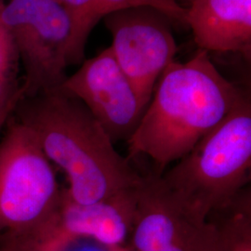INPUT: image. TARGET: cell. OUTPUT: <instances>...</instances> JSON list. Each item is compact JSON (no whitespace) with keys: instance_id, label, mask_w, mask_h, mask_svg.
<instances>
[{"instance_id":"1","label":"cell","mask_w":251,"mask_h":251,"mask_svg":"<svg viewBox=\"0 0 251 251\" xmlns=\"http://www.w3.org/2000/svg\"><path fill=\"white\" fill-rule=\"evenodd\" d=\"M11 117L35 133L48 159L65 173L74 202H98L142 183L89 109L62 87L21 97Z\"/></svg>"},{"instance_id":"2","label":"cell","mask_w":251,"mask_h":251,"mask_svg":"<svg viewBox=\"0 0 251 251\" xmlns=\"http://www.w3.org/2000/svg\"><path fill=\"white\" fill-rule=\"evenodd\" d=\"M246 91L222 75L206 50L198 49L186 63L174 61L156 82L126 142L129 155L149 157L154 173L161 175L212 131Z\"/></svg>"},{"instance_id":"3","label":"cell","mask_w":251,"mask_h":251,"mask_svg":"<svg viewBox=\"0 0 251 251\" xmlns=\"http://www.w3.org/2000/svg\"><path fill=\"white\" fill-rule=\"evenodd\" d=\"M251 168V100L247 90L212 131L158 175V181L189 221L203 225L248 186Z\"/></svg>"},{"instance_id":"4","label":"cell","mask_w":251,"mask_h":251,"mask_svg":"<svg viewBox=\"0 0 251 251\" xmlns=\"http://www.w3.org/2000/svg\"><path fill=\"white\" fill-rule=\"evenodd\" d=\"M0 141V234L8 249L42 245L62 232L63 189L35 133L9 116Z\"/></svg>"},{"instance_id":"5","label":"cell","mask_w":251,"mask_h":251,"mask_svg":"<svg viewBox=\"0 0 251 251\" xmlns=\"http://www.w3.org/2000/svg\"><path fill=\"white\" fill-rule=\"evenodd\" d=\"M0 15L25 71L22 97L62 87L72 34L63 7L55 0H5Z\"/></svg>"},{"instance_id":"6","label":"cell","mask_w":251,"mask_h":251,"mask_svg":"<svg viewBox=\"0 0 251 251\" xmlns=\"http://www.w3.org/2000/svg\"><path fill=\"white\" fill-rule=\"evenodd\" d=\"M110 46L117 63L148 106L155 84L175 61L177 45L171 19L152 6H137L107 15Z\"/></svg>"},{"instance_id":"7","label":"cell","mask_w":251,"mask_h":251,"mask_svg":"<svg viewBox=\"0 0 251 251\" xmlns=\"http://www.w3.org/2000/svg\"><path fill=\"white\" fill-rule=\"evenodd\" d=\"M62 88L80 100L114 144L131 138L147 108L110 47L84 61Z\"/></svg>"},{"instance_id":"8","label":"cell","mask_w":251,"mask_h":251,"mask_svg":"<svg viewBox=\"0 0 251 251\" xmlns=\"http://www.w3.org/2000/svg\"><path fill=\"white\" fill-rule=\"evenodd\" d=\"M141 184L90 204L74 202L63 189V233L90 237L114 248L127 249L134 226Z\"/></svg>"},{"instance_id":"9","label":"cell","mask_w":251,"mask_h":251,"mask_svg":"<svg viewBox=\"0 0 251 251\" xmlns=\"http://www.w3.org/2000/svg\"><path fill=\"white\" fill-rule=\"evenodd\" d=\"M186 25L199 50L251 55V0H192Z\"/></svg>"},{"instance_id":"10","label":"cell","mask_w":251,"mask_h":251,"mask_svg":"<svg viewBox=\"0 0 251 251\" xmlns=\"http://www.w3.org/2000/svg\"><path fill=\"white\" fill-rule=\"evenodd\" d=\"M65 10L71 23L72 34L68 53L69 65L85 61V50L91 31L100 20L121 9L152 6V0H55ZM156 9V8H155Z\"/></svg>"},{"instance_id":"11","label":"cell","mask_w":251,"mask_h":251,"mask_svg":"<svg viewBox=\"0 0 251 251\" xmlns=\"http://www.w3.org/2000/svg\"><path fill=\"white\" fill-rule=\"evenodd\" d=\"M206 221L215 227L212 251H251V188L247 186L241 190Z\"/></svg>"},{"instance_id":"12","label":"cell","mask_w":251,"mask_h":251,"mask_svg":"<svg viewBox=\"0 0 251 251\" xmlns=\"http://www.w3.org/2000/svg\"><path fill=\"white\" fill-rule=\"evenodd\" d=\"M4 3H0V11ZM19 67L15 47L0 15V110L23 94L18 83Z\"/></svg>"},{"instance_id":"13","label":"cell","mask_w":251,"mask_h":251,"mask_svg":"<svg viewBox=\"0 0 251 251\" xmlns=\"http://www.w3.org/2000/svg\"><path fill=\"white\" fill-rule=\"evenodd\" d=\"M214 242L215 227L206 221L205 225L194 228L176 242L158 251H212Z\"/></svg>"},{"instance_id":"14","label":"cell","mask_w":251,"mask_h":251,"mask_svg":"<svg viewBox=\"0 0 251 251\" xmlns=\"http://www.w3.org/2000/svg\"><path fill=\"white\" fill-rule=\"evenodd\" d=\"M99 242L93 238L62 233L52 242L37 251H126Z\"/></svg>"},{"instance_id":"15","label":"cell","mask_w":251,"mask_h":251,"mask_svg":"<svg viewBox=\"0 0 251 251\" xmlns=\"http://www.w3.org/2000/svg\"><path fill=\"white\" fill-rule=\"evenodd\" d=\"M155 8L163 12L172 22L186 25L187 8L180 6L176 0H152Z\"/></svg>"},{"instance_id":"16","label":"cell","mask_w":251,"mask_h":251,"mask_svg":"<svg viewBox=\"0 0 251 251\" xmlns=\"http://www.w3.org/2000/svg\"><path fill=\"white\" fill-rule=\"evenodd\" d=\"M22 95L23 94L17 96L15 99L12 100L9 103H8L5 107H3L0 110V133L3 130V128L5 127L6 124H7V121L9 119V116H10L13 108L15 106V104L17 103L19 99L22 97Z\"/></svg>"},{"instance_id":"17","label":"cell","mask_w":251,"mask_h":251,"mask_svg":"<svg viewBox=\"0 0 251 251\" xmlns=\"http://www.w3.org/2000/svg\"><path fill=\"white\" fill-rule=\"evenodd\" d=\"M177 2L178 1H181V2H183V3H188V4H190V2L192 1V0H176Z\"/></svg>"},{"instance_id":"18","label":"cell","mask_w":251,"mask_h":251,"mask_svg":"<svg viewBox=\"0 0 251 251\" xmlns=\"http://www.w3.org/2000/svg\"><path fill=\"white\" fill-rule=\"evenodd\" d=\"M5 2V0H0V3H4Z\"/></svg>"}]
</instances>
